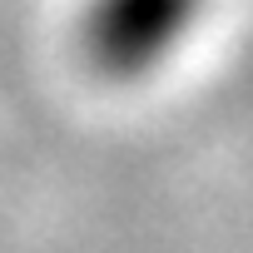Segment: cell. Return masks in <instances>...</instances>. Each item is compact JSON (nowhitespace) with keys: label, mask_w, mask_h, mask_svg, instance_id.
Segmentation results:
<instances>
[{"label":"cell","mask_w":253,"mask_h":253,"mask_svg":"<svg viewBox=\"0 0 253 253\" xmlns=\"http://www.w3.org/2000/svg\"><path fill=\"white\" fill-rule=\"evenodd\" d=\"M209 0H89L80 50L104 80H144L164 70L199 30Z\"/></svg>","instance_id":"6da1fadb"}]
</instances>
